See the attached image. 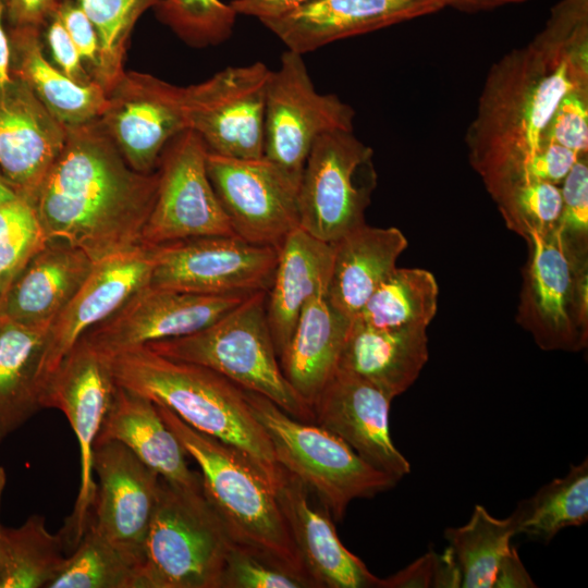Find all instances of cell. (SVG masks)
Listing matches in <instances>:
<instances>
[{
    "label": "cell",
    "instance_id": "obj_12",
    "mask_svg": "<svg viewBox=\"0 0 588 588\" xmlns=\"http://www.w3.org/2000/svg\"><path fill=\"white\" fill-rule=\"evenodd\" d=\"M149 285L204 295L267 292L278 249L236 235H215L152 245Z\"/></svg>",
    "mask_w": 588,
    "mask_h": 588
},
{
    "label": "cell",
    "instance_id": "obj_21",
    "mask_svg": "<svg viewBox=\"0 0 588 588\" xmlns=\"http://www.w3.org/2000/svg\"><path fill=\"white\" fill-rule=\"evenodd\" d=\"M274 492L302 564L314 587L381 588V578L341 542L332 517L311 505L306 486L277 464Z\"/></svg>",
    "mask_w": 588,
    "mask_h": 588
},
{
    "label": "cell",
    "instance_id": "obj_44",
    "mask_svg": "<svg viewBox=\"0 0 588 588\" xmlns=\"http://www.w3.org/2000/svg\"><path fill=\"white\" fill-rule=\"evenodd\" d=\"M461 587V576L448 548L443 554L430 551L396 574L381 579V588Z\"/></svg>",
    "mask_w": 588,
    "mask_h": 588
},
{
    "label": "cell",
    "instance_id": "obj_27",
    "mask_svg": "<svg viewBox=\"0 0 588 588\" xmlns=\"http://www.w3.org/2000/svg\"><path fill=\"white\" fill-rule=\"evenodd\" d=\"M351 323L327 291L313 296L297 318L279 360L289 383L310 406L339 367Z\"/></svg>",
    "mask_w": 588,
    "mask_h": 588
},
{
    "label": "cell",
    "instance_id": "obj_7",
    "mask_svg": "<svg viewBox=\"0 0 588 588\" xmlns=\"http://www.w3.org/2000/svg\"><path fill=\"white\" fill-rule=\"evenodd\" d=\"M245 391L275 462L315 493L333 519L341 520L353 500L372 498L399 481L367 463L328 429L295 419L269 399Z\"/></svg>",
    "mask_w": 588,
    "mask_h": 588
},
{
    "label": "cell",
    "instance_id": "obj_19",
    "mask_svg": "<svg viewBox=\"0 0 588 588\" xmlns=\"http://www.w3.org/2000/svg\"><path fill=\"white\" fill-rule=\"evenodd\" d=\"M94 473L98 480L90 523L139 567L161 478L117 441L95 444Z\"/></svg>",
    "mask_w": 588,
    "mask_h": 588
},
{
    "label": "cell",
    "instance_id": "obj_23",
    "mask_svg": "<svg viewBox=\"0 0 588 588\" xmlns=\"http://www.w3.org/2000/svg\"><path fill=\"white\" fill-rule=\"evenodd\" d=\"M446 0H311L264 25L287 50L305 54L344 38L437 13Z\"/></svg>",
    "mask_w": 588,
    "mask_h": 588
},
{
    "label": "cell",
    "instance_id": "obj_15",
    "mask_svg": "<svg viewBox=\"0 0 588 588\" xmlns=\"http://www.w3.org/2000/svg\"><path fill=\"white\" fill-rule=\"evenodd\" d=\"M207 172L236 236L279 249L299 228L298 187L265 157L238 159L208 152Z\"/></svg>",
    "mask_w": 588,
    "mask_h": 588
},
{
    "label": "cell",
    "instance_id": "obj_9",
    "mask_svg": "<svg viewBox=\"0 0 588 588\" xmlns=\"http://www.w3.org/2000/svg\"><path fill=\"white\" fill-rule=\"evenodd\" d=\"M372 149L353 131L318 137L306 159L298 191L299 228L334 243L365 224L375 187Z\"/></svg>",
    "mask_w": 588,
    "mask_h": 588
},
{
    "label": "cell",
    "instance_id": "obj_54",
    "mask_svg": "<svg viewBox=\"0 0 588 588\" xmlns=\"http://www.w3.org/2000/svg\"><path fill=\"white\" fill-rule=\"evenodd\" d=\"M5 483H7V473H5V469L2 466H0V507H1V500H2L4 488H5ZM2 532H3V527L0 524V566H1V550H2Z\"/></svg>",
    "mask_w": 588,
    "mask_h": 588
},
{
    "label": "cell",
    "instance_id": "obj_38",
    "mask_svg": "<svg viewBox=\"0 0 588 588\" xmlns=\"http://www.w3.org/2000/svg\"><path fill=\"white\" fill-rule=\"evenodd\" d=\"M154 10L162 24L195 48L228 40L237 16L230 3L221 0H161Z\"/></svg>",
    "mask_w": 588,
    "mask_h": 588
},
{
    "label": "cell",
    "instance_id": "obj_18",
    "mask_svg": "<svg viewBox=\"0 0 588 588\" xmlns=\"http://www.w3.org/2000/svg\"><path fill=\"white\" fill-rule=\"evenodd\" d=\"M152 245L139 244L95 264L86 281L48 329L38 372L39 395L63 358L93 327L149 284Z\"/></svg>",
    "mask_w": 588,
    "mask_h": 588
},
{
    "label": "cell",
    "instance_id": "obj_16",
    "mask_svg": "<svg viewBox=\"0 0 588 588\" xmlns=\"http://www.w3.org/2000/svg\"><path fill=\"white\" fill-rule=\"evenodd\" d=\"M106 96L100 127L132 169L155 172L169 142L187 130L183 87L125 71Z\"/></svg>",
    "mask_w": 588,
    "mask_h": 588
},
{
    "label": "cell",
    "instance_id": "obj_35",
    "mask_svg": "<svg viewBox=\"0 0 588 588\" xmlns=\"http://www.w3.org/2000/svg\"><path fill=\"white\" fill-rule=\"evenodd\" d=\"M516 535L512 518L492 516L482 505L474 507L469 520L445 529L463 588H492L503 555Z\"/></svg>",
    "mask_w": 588,
    "mask_h": 588
},
{
    "label": "cell",
    "instance_id": "obj_28",
    "mask_svg": "<svg viewBox=\"0 0 588 588\" xmlns=\"http://www.w3.org/2000/svg\"><path fill=\"white\" fill-rule=\"evenodd\" d=\"M407 240L396 228L366 223L333 243L327 287L330 303L353 320L377 287L394 271Z\"/></svg>",
    "mask_w": 588,
    "mask_h": 588
},
{
    "label": "cell",
    "instance_id": "obj_1",
    "mask_svg": "<svg viewBox=\"0 0 588 588\" xmlns=\"http://www.w3.org/2000/svg\"><path fill=\"white\" fill-rule=\"evenodd\" d=\"M158 172L132 169L98 121L66 127L65 144L33 203L47 240L95 262L142 244Z\"/></svg>",
    "mask_w": 588,
    "mask_h": 588
},
{
    "label": "cell",
    "instance_id": "obj_55",
    "mask_svg": "<svg viewBox=\"0 0 588 588\" xmlns=\"http://www.w3.org/2000/svg\"><path fill=\"white\" fill-rule=\"evenodd\" d=\"M1 297H2V292H1V290H0V299H1Z\"/></svg>",
    "mask_w": 588,
    "mask_h": 588
},
{
    "label": "cell",
    "instance_id": "obj_10",
    "mask_svg": "<svg viewBox=\"0 0 588 588\" xmlns=\"http://www.w3.org/2000/svg\"><path fill=\"white\" fill-rule=\"evenodd\" d=\"M115 389L109 358L81 339L49 377L40 394L42 408L68 418L79 448L81 481L72 513L59 531L72 550L93 515L97 481L94 446Z\"/></svg>",
    "mask_w": 588,
    "mask_h": 588
},
{
    "label": "cell",
    "instance_id": "obj_49",
    "mask_svg": "<svg viewBox=\"0 0 588 588\" xmlns=\"http://www.w3.org/2000/svg\"><path fill=\"white\" fill-rule=\"evenodd\" d=\"M311 0H232L231 8L238 15L253 16L262 24L279 20Z\"/></svg>",
    "mask_w": 588,
    "mask_h": 588
},
{
    "label": "cell",
    "instance_id": "obj_20",
    "mask_svg": "<svg viewBox=\"0 0 588 588\" xmlns=\"http://www.w3.org/2000/svg\"><path fill=\"white\" fill-rule=\"evenodd\" d=\"M391 402L372 383L338 368L311 408L315 424L340 437L367 463L400 480L411 473V464L390 433Z\"/></svg>",
    "mask_w": 588,
    "mask_h": 588
},
{
    "label": "cell",
    "instance_id": "obj_52",
    "mask_svg": "<svg viewBox=\"0 0 588 588\" xmlns=\"http://www.w3.org/2000/svg\"><path fill=\"white\" fill-rule=\"evenodd\" d=\"M4 10L5 4L2 0H0V86L5 84L10 79V48L7 25L4 21Z\"/></svg>",
    "mask_w": 588,
    "mask_h": 588
},
{
    "label": "cell",
    "instance_id": "obj_36",
    "mask_svg": "<svg viewBox=\"0 0 588 588\" xmlns=\"http://www.w3.org/2000/svg\"><path fill=\"white\" fill-rule=\"evenodd\" d=\"M138 565L90 523L47 588H134Z\"/></svg>",
    "mask_w": 588,
    "mask_h": 588
},
{
    "label": "cell",
    "instance_id": "obj_22",
    "mask_svg": "<svg viewBox=\"0 0 588 588\" xmlns=\"http://www.w3.org/2000/svg\"><path fill=\"white\" fill-rule=\"evenodd\" d=\"M66 139V127L17 77L0 86V171L21 197L35 200Z\"/></svg>",
    "mask_w": 588,
    "mask_h": 588
},
{
    "label": "cell",
    "instance_id": "obj_40",
    "mask_svg": "<svg viewBox=\"0 0 588 588\" xmlns=\"http://www.w3.org/2000/svg\"><path fill=\"white\" fill-rule=\"evenodd\" d=\"M34 205L23 198L0 206V290L2 294L47 243Z\"/></svg>",
    "mask_w": 588,
    "mask_h": 588
},
{
    "label": "cell",
    "instance_id": "obj_45",
    "mask_svg": "<svg viewBox=\"0 0 588 588\" xmlns=\"http://www.w3.org/2000/svg\"><path fill=\"white\" fill-rule=\"evenodd\" d=\"M57 14L76 47L84 66L97 84L100 46L94 25L75 0H61Z\"/></svg>",
    "mask_w": 588,
    "mask_h": 588
},
{
    "label": "cell",
    "instance_id": "obj_14",
    "mask_svg": "<svg viewBox=\"0 0 588 588\" xmlns=\"http://www.w3.org/2000/svg\"><path fill=\"white\" fill-rule=\"evenodd\" d=\"M208 150L185 130L163 149L158 189L142 233V244L159 245L187 238L235 235L207 172Z\"/></svg>",
    "mask_w": 588,
    "mask_h": 588
},
{
    "label": "cell",
    "instance_id": "obj_17",
    "mask_svg": "<svg viewBox=\"0 0 588 588\" xmlns=\"http://www.w3.org/2000/svg\"><path fill=\"white\" fill-rule=\"evenodd\" d=\"M247 296L194 294L148 284L81 339L109 358L125 350L197 332Z\"/></svg>",
    "mask_w": 588,
    "mask_h": 588
},
{
    "label": "cell",
    "instance_id": "obj_48",
    "mask_svg": "<svg viewBox=\"0 0 588 588\" xmlns=\"http://www.w3.org/2000/svg\"><path fill=\"white\" fill-rule=\"evenodd\" d=\"M61 0H8L4 10L7 27L42 28L57 12Z\"/></svg>",
    "mask_w": 588,
    "mask_h": 588
},
{
    "label": "cell",
    "instance_id": "obj_47",
    "mask_svg": "<svg viewBox=\"0 0 588 588\" xmlns=\"http://www.w3.org/2000/svg\"><path fill=\"white\" fill-rule=\"evenodd\" d=\"M580 156L584 155L561 145L544 143L525 164L520 181L534 180L560 185Z\"/></svg>",
    "mask_w": 588,
    "mask_h": 588
},
{
    "label": "cell",
    "instance_id": "obj_56",
    "mask_svg": "<svg viewBox=\"0 0 588 588\" xmlns=\"http://www.w3.org/2000/svg\"><path fill=\"white\" fill-rule=\"evenodd\" d=\"M1 323H2V318L0 317V326H1Z\"/></svg>",
    "mask_w": 588,
    "mask_h": 588
},
{
    "label": "cell",
    "instance_id": "obj_31",
    "mask_svg": "<svg viewBox=\"0 0 588 588\" xmlns=\"http://www.w3.org/2000/svg\"><path fill=\"white\" fill-rule=\"evenodd\" d=\"M48 329L3 320L0 326V443L42 409L38 366Z\"/></svg>",
    "mask_w": 588,
    "mask_h": 588
},
{
    "label": "cell",
    "instance_id": "obj_3",
    "mask_svg": "<svg viewBox=\"0 0 588 588\" xmlns=\"http://www.w3.org/2000/svg\"><path fill=\"white\" fill-rule=\"evenodd\" d=\"M156 405L186 454L198 465L203 492L233 542L314 588L294 546L271 476L242 451L193 429L169 408Z\"/></svg>",
    "mask_w": 588,
    "mask_h": 588
},
{
    "label": "cell",
    "instance_id": "obj_30",
    "mask_svg": "<svg viewBox=\"0 0 588 588\" xmlns=\"http://www.w3.org/2000/svg\"><path fill=\"white\" fill-rule=\"evenodd\" d=\"M428 357L426 328L375 329L352 321L338 368L393 400L416 381Z\"/></svg>",
    "mask_w": 588,
    "mask_h": 588
},
{
    "label": "cell",
    "instance_id": "obj_13",
    "mask_svg": "<svg viewBox=\"0 0 588 588\" xmlns=\"http://www.w3.org/2000/svg\"><path fill=\"white\" fill-rule=\"evenodd\" d=\"M270 73L257 61L228 66L201 83L183 87L187 130L201 138L208 152L238 159L264 157Z\"/></svg>",
    "mask_w": 588,
    "mask_h": 588
},
{
    "label": "cell",
    "instance_id": "obj_34",
    "mask_svg": "<svg viewBox=\"0 0 588 588\" xmlns=\"http://www.w3.org/2000/svg\"><path fill=\"white\" fill-rule=\"evenodd\" d=\"M65 548L37 514L20 527H3L0 588H47L65 562Z\"/></svg>",
    "mask_w": 588,
    "mask_h": 588
},
{
    "label": "cell",
    "instance_id": "obj_4",
    "mask_svg": "<svg viewBox=\"0 0 588 588\" xmlns=\"http://www.w3.org/2000/svg\"><path fill=\"white\" fill-rule=\"evenodd\" d=\"M117 385L172 411L193 429L245 453L269 475L278 464L246 391L200 365L164 357L146 345L109 357Z\"/></svg>",
    "mask_w": 588,
    "mask_h": 588
},
{
    "label": "cell",
    "instance_id": "obj_29",
    "mask_svg": "<svg viewBox=\"0 0 588 588\" xmlns=\"http://www.w3.org/2000/svg\"><path fill=\"white\" fill-rule=\"evenodd\" d=\"M10 76L23 81L36 98L65 127L98 120L107 96L98 84L78 85L45 54L41 28L7 27Z\"/></svg>",
    "mask_w": 588,
    "mask_h": 588
},
{
    "label": "cell",
    "instance_id": "obj_24",
    "mask_svg": "<svg viewBox=\"0 0 588 588\" xmlns=\"http://www.w3.org/2000/svg\"><path fill=\"white\" fill-rule=\"evenodd\" d=\"M83 250L48 240L13 279L0 299V317L49 329L95 267Z\"/></svg>",
    "mask_w": 588,
    "mask_h": 588
},
{
    "label": "cell",
    "instance_id": "obj_42",
    "mask_svg": "<svg viewBox=\"0 0 588 588\" xmlns=\"http://www.w3.org/2000/svg\"><path fill=\"white\" fill-rule=\"evenodd\" d=\"M222 588H308L298 577L252 555L235 543L230 549Z\"/></svg>",
    "mask_w": 588,
    "mask_h": 588
},
{
    "label": "cell",
    "instance_id": "obj_37",
    "mask_svg": "<svg viewBox=\"0 0 588 588\" xmlns=\"http://www.w3.org/2000/svg\"><path fill=\"white\" fill-rule=\"evenodd\" d=\"M95 27L100 46L97 84L107 93L123 75L127 41L138 19L161 0H75Z\"/></svg>",
    "mask_w": 588,
    "mask_h": 588
},
{
    "label": "cell",
    "instance_id": "obj_33",
    "mask_svg": "<svg viewBox=\"0 0 588 588\" xmlns=\"http://www.w3.org/2000/svg\"><path fill=\"white\" fill-rule=\"evenodd\" d=\"M438 295L431 272L396 267L352 321L375 329H427L437 314Z\"/></svg>",
    "mask_w": 588,
    "mask_h": 588
},
{
    "label": "cell",
    "instance_id": "obj_11",
    "mask_svg": "<svg viewBox=\"0 0 588 588\" xmlns=\"http://www.w3.org/2000/svg\"><path fill=\"white\" fill-rule=\"evenodd\" d=\"M354 117V109L336 95L319 93L303 54L286 49L267 84L264 157L298 187L315 140L353 131Z\"/></svg>",
    "mask_w": 588,
    "mask_h": 588
},
{
    "label": "cell",
    "instance_id": "obj_6",
    "mask_svg": "<svg viewBox=\"0 0 588 588\" xmlns=\"http://www.w3.org/2000/svg\"><path fill=\"white\" fill-rule=\"evenodd\" d=\"M233 544L203 490L161 479L134 588H222Z\"/></svg>",
    "mask_w": 588,
    "mask_h": 588
},
{
    "label": "cell",
    "instance_id": "obj_26",
    "mask_svg": "<svg viewBox=\"0 0 588 588\" xmlns=\"http://www.w3.org/2000/svg\"><path fill=\"white\" fill-rule=\"evenodd\" d=\"M332 260L333 243L318 240L301 228L279 247L273 280L266 294L267 320L279 358L306 303L327 291Z\"/></svg>",
    "mask_w": 588,
    "mask_h": 588
},
{
    "label": "cell",
    "instance_id": "obj_53",
    "mask_svg": "<svg viewBox=\"0 0 588 588\" xmlns=\"http://www.w3.org/2000/svg\"><path fill=\"white\" fill-rule=\"evenodd\" d=\"M20 194L0 171V206L17 199Z\"/></svg>",
    "mask_w": 588,
    "mask_h": 588
},
{
    "label": "cell",
    "instance_id": "obj_57",
    "mask_svg": "<svg viewBox=\"0 0 588 588\" xmlns=\"http://www.w3.org/2000/svg\"><path fill=\"white\" fill-rule=\"evenodd\" d=\"M4 2V4L7 3L8 0H2Z\"/></svg>",
    "mask_w": 588,
    "mask_h": 588
},
{
    "label": "cell",
    "instance_id": "obj_50",
    "mask_svg": "<svg viewBox=\"0 0 588 588\" xmlns=\"http://www.w3.org/2000/svg\"><path fill=\"white\" fill-rule=\"evenodd\" d=\"M494 588H530L536 587L531 576L524 566L515 547L509 549L498 566Z\"/></svg>",
    "mask_w": 588,
    "mask_h": 588
},
{
    "label": "cell",
    "instance_id": "obj_51",
    "mask_svg": "<svg viewBox=\"0 0 588 588\" xmlns=\"http://www.w3.org/2000/svg\"><path fill=\"white\" fill-rule=\"evenodd\" d=\"M528 1L530 0H446V8H453L467 13H475Z\"/></svg>",
    "mask_w": 588,
    "mask_h": 588
},
{
    "label": "cell",
    "instance_id": "obj_39",
    "mask_svg": "<svg viewBox=\"0 0 588 588\" xmlns=\"http://www.w3.org/2000/svg\"><path fill=\"white\" fill-rule=\"evenodd\" d=\"M506 225L525 237L534 231L559 225L562 211L560 186L543 181H520L493 198Z\"/></svg>",
    "mask_w": 588,
    "mask_h": 588
},
{
    "label": "cell",
    "instance_id": "obj_41",
    "mask_svg": "<svg viewBox=\"0 0 588 588\" xmlns=\"http://www.w3.org/2000/svg\"><path fill=\"white\" fill-rule=\"evenodd\" d=\"M562 211L559 229L578 250L587 252L588 235V162L580 156L560 186Z\"/></svg>",
    "mask_w": 588,
    "mask_h": 588
},
{
    "label": "cell",
    "instance_id": "obj_43",
    "mask_svg": "<svg viewBox=\"0 0 588 588\" xmlns=\"http://www.w3.org/2000/svg\"><path fill=\"white\" fill-rule=\"evenodd\" d=\"M544 143L587 155L588 88L571 90L560 100L547 126Z\"/></svg>",
    "mask_w": 588,
    "mask_h": 588
},
{
    "label": "cell",
    "instance_id": "obj_25",
    "mask_svg": "<svg viewBox=\"0 0 588 588\" xmlns=\"http://www.w3.org/2000/svg\"><path fill=\"white\" fill-rule=\"evenodd\" d=\"M107 441L125 445L167 482L203 490L200 474L188 467L183 445L148 397L115 384L95 444Z\"/></svg>",
    "mask_w": 588,
    "mask_h": 588
},
{
    "label": "cell",
    "instance_id": "obj_5",
    "mask_svg": "<svg viewBox=\"0 0 588 588\" xmlns=\"http://www.w3.org/2000/svg\"><path fill=\"white\" fill-rule=\"evenodd\" d=\"M266 294L248 295L197 332L146 346L164 357L207 367L269 399L291 417L315 424L311 406L297 394L281 369L267 320Z\"/></svg>",
    "mask_w": 588,
    "mask_h": 588
},
{
    "label": "cell",
    "instance_id": "obj_32",
    "mask_svg": "<svg viewBox=\"0 0 588 588\" xmlns=\"http://www.w3.org/2000/svg\"><path fill=\"white\" fill-rule=\"evenodd\" d=\"M516 535L549 542L562 529L588 520V462L571 465L564 477L542 486L520 501L510 515Z\"/></svg>",
    "mask_w": 588,
    "mask_h": 588
},
{
    "label": "cell",
    "instance_id": "obj_46",
    "mask_svg": "<svg viewBox=\"0 0 588 588\" xmlns=\"http://www.w3.org/2000/svg\"><path fill=\"white\" fill-rule=\"evenodd\" d=\"M41 37L45 47L49 49L52 63L63 74L78 85L96 84L57 12L42 26Z\"/></svg>",
    "mask_w": 588,
    "mask_h": 588
},
{
    "label": "cell",
    "instance_id": "obj_2",
    "mask_svg": "<svg viewBox=\"0 0 588 588\" xmlns=\"http://www.w3.org/2000/svg\"><path fill=\"white\" fill-rule=\"evenodd\" d=\"M586 88L588 54H561L535 39L491 66L466 145L469 162L492 198L520 181L525 164L544 145L560 100Z\"/></svg>",
    "mask_w": 588,
    "mask_h": 588
},
{
    "label": "cell",
    "instance_id": "obj_8",
    "mask_svg": "<svg viewBox=\"0 0 588 588\" xmlns=\"http://www.w3.org/2000/svg\"><path fill=\"white\" fill-rule=\"evenodd\" d=\"M525 269L518 321L539 347L578 351L587 342V252L573 247L559 225L525 236Z\"/></svg>",
    "mask_w": 588,
    "mask_h": 588
}]
</instances>
